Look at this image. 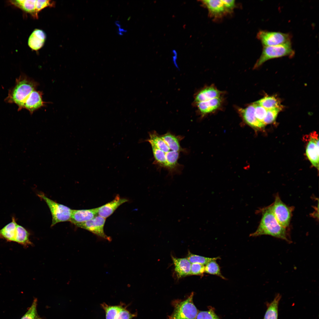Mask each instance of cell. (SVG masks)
Returning <instances> with one entry per match:
<instances>
[{
	"label": "cell",
	"instance_id": "14",
	"mask_svg": "<svg viewBox=\"0 0 319 319\" xmlns=\"http://www.w3.org/2000/svg\"><path fill=\"white\" fill-rule=\"evenodd\" d=\"M42 95V92L36 89L32 91L25 101L21 110L27 109L32 114L36 110L45 106L47 102L43 101Z\"/></svg>",
	"mask_w": 319,
	"mask_h": 319
},
{
	"label": "cell",
	"instance_id": "23",
	"mask_svg": "<svg viewBox=\"0 0 319 319\" xmlns=\"http://www.w3.org/2000/svg\"><path fill=\"white\" fill-rule=\"evenodd\" d=\"M281 295L278 294L273 300L267 304V308L263 319H278V306Z\"/></svg>",
	"mask_w": 319,
	"mask_h": 319
},
{
	"label": "cell",
	"instance_id": "29",
	"mask_svg": "<svg viewBox=\"0 0 319 319\" xmlns=\"http://www.w3.org/2000/svg\"><path fill=\"white\" fill-rule=\"evenodd\" d=\"M282 109L274 108L267 110L266 114L263 120V123L266 125L271 123L276 120L277 116Z\"/></svg>",
	"mask_w": 319,
	"mask_h": 319
},
{
	"label": "cell",
	"instance_id": "5",
	"mask_svg": "<svg viewBox=\"0 0 319 319\" xmlns=\"http://www.w3.org/2000/svg\"><path fill=\"white\" fill-rule=\"evenodd\" d=\"M38 195L45 202L51 211L52 216L51 227L60 222H70L72 209L50 199L44 193H40Z\"/></svg>",
	"mask_w": 319,
	"mask_h": 319
},
{
	"label": "cell",
	"instance_id": "15",
	"mask_svg": "<svg viewBox=\"0 0 319 319\" xmlns=\"http://www.w3.org/2000/svg\"><path fill=\"white\" fill-rule=\"evenodd\" d=\"M128 201L117 195L112 201L97 207V214L106 219L112 215L119 206Z\"/></svg>",
	"mask_w": 319,
	"mask_h": 319
},
{
	"label": "cell",
	"instance_id": "1",
	"mask_svg": "<svg viewBox=\"0 0 319 319\" xmlns=\"http://www.w3.org/2000/svg\"><path fill=\"white\" fill-rule=\"evenodd\" d=\"M149 138L145 141L151 145L154 163L167 170L170 175L180 174L181 166L178 162L180 154L186 152L180 145L184 137L170 132L160 135L155 131L149 132Z\"/></svg>",
	"mask_w": 319,
	"mask_h": 319
},
{
	"label": "cell",
	"instance_id": "7",
	"mask_svg": "<svg viewBox=\"0 0 319 319\" xmlns=\"http://www.w3.org/2000/svg\"><path fill=\"white\" fill-rule=\"evenodd\" d=\"M269 206L279 223L284 227H287L290 223L293 207L288 206L284 203L278 194L276 195L274 202Z\"/></svg>",
	"mask_w": 319,
	"mask_h": 319
},
{
	"label": "cell",
	"instance_id": "28",
	"mask_svg": "<svg viewBox=\"0 0 319 319\" xmlns=\"http://www.w3.org/2000/svg\"><path fill=\"white\" fill-rule=\"evenodd\" d=\"M37 299L35 298L31 306L20 319H43L38 313L37 309Z\"/></svg>",
	"mask_w": 319,
	"mask_h": 319
},
{
	"label": "cell",
	"instance_id": "19",
	"mask_svg": "<svg viewBox=\"0 0 319 319\" xmlns=\"http://www.w3.org/2000/svg\"><path fill=\"white\" fill-rule=\"evenodd\" d=\"M46 38V35L43 31L36 29L29 37L28 45L32 50H38L43 45Z\"/></svg>",
	"mask_w": 319,
	"mask_h": 319
},
{
	"label": "cell",
	"instance_id": "9",
	"mask_svg": "<svg viewBox=\"0 0 319 319\" xmlns=\"http://www.w3.org/2000/svg\"><path fill=\"white\" fill-rule=\"evenodd\" d=\"M105 221V218L98 215L90 220L75 225L87 230L98 236L110 241V237L106 235L104 230Z\"/></svg>",
	"mask_w": 319,
	"mask_h": 319
},
{
	"label": "cell",
	"instance_id": "20",
	"mask_svg": "<svg viewBox=\"0 0 319 319\" xmlns=\"http://www.w3.org/2000/svg\"><path fill=\"white\" fill-rule=\"evenodd\" d=\"M17 224L15 217H13L12 221L0 230V239L9 242H15Z\"/></svg>",
	"mask_w": 319,
	"mask_h": 319
},
{
	"label": "cell",
	"instance_id": "3",
	"mask_svg": "<svg viewBox=\"0 0 319 319\" xmlns=\"http://www.w3.org/2000/svg\"><path fill=\"white\" fill-rule=\"evenodd\" d=\"M14 86L9 91L5 99L6 102L14 103L18 106V110H21L22 106L30 93L36 89L38 83L24 74L16 78Z\"/></svg>",
	"mask_w": 319,
	"mask_h": 319
},
{
	"label": "cell",
	"instance_id": "26",
	"mask_svg": "<svg viewBox=\"0 0 319 319\" xmlns=\"http://www.w3.org/2000/svg\"><path fill=\"white\" fill-rule=\"evenodd\" d=\"M205 272L218 276L223 279H226L221 273L220 266L216 260L211 261L205 266Z\"/></svg>",
	"mask_w": 319,
	"mask_h": 319
},
{
	"label": "cell",
	"instance_id": "22",
	"mask_svg": "<svg viewBox=\"0 0 319 319\" xmlns=\"http://www.w3.org/2000/svg\"><path fill=\"white\" fill-rule=\"evenodd\" d=\"M221 103V100L219 97L195 104L201 113L205 114L216 110L220 106Z\"/></svg>",
	"mask_w": 319,
	"mask_h": 319
},
{
	"label": "cell",
	"instance_id": "33",
	"mask_svg": "<svg viewBox=\"0 0 319 319\" xmlns=\"http://www.w3.org/2000/svg\"><path fill=\"white\" fill-rule=\"evenodd\" d=\"M224 3L229 11L231 13L236 7V3L235 0H223Z\"/></svg>",
	"mask_w": 319,
	"mask_h": 319
},
{
	"label": "cell",
	"instance_id": "11",
	"mask_svg": "<svg viewBox=\"0 0 319 319\" xmlns=\"http://www.w3.org/2000/svg\"><path fill=\"white\" fill-rule=\"evenodd\" d=\"M201 1L202 5L208 9L209 16L214 19H222L230 13L223 0H207Z\"/></svg>",
	"mask_w": 319,
	"mask_h": 319
},
{
	"label": "cell",
	"instance_id": "25",
	"mask_svg": "<svg viewBox=\"0 0 319 319\" xmlns=\"http://www.w3.org/2000/svg\"><path fill=\"white\" fill-rule=\"evenodd\" d=\"M29 235V233L24 227L17 224L15 242L25 246L31 245L32 243L30 240Z\"/></svg>",
	"mask_w": 319,
	"mask_h": 319
},
{
	"label": "cell",
	"instance_id": "32",
	"mask_svg": "<svg viewBox=\"0 0 319 319\" xmlns=\"http://www.w3.org/2000/svg\"><path fill=\"white\" fill-rule=\"evenodd\" d=\"M205 273V265L198 263L191 264V275L202 276Z\"/></svg>",
	"mask_w": 319,
	"mask_h": 319
},
{
	"label": "cell",
	"instance_id": "13",
	"mask_svg": "<svg viewBox=\"0 0 319 319\" xmlns=\"http://www.w3.org/2000/svg\"><path fill=\"white\" fill-rule=\"evenodd\" d=\"M319 140L318 135L315 132L310 135L309 140L306 149V154L312 165L318 170Z\"/></svg>",
	"mask_w": 319,
	"mask_h": 319
},
{
	"label": "cell",
	"instance_id": "27",
	"mask_svg": "<svg viewBox=\"0 0 319 319\" xmlns=\"http://www.w3.org/2000/svg\"><path fill=\"white\" fill-rule=\"evenodd\" d=\"M186 258L192 263H198L205 265L209 262L213 260L219 259L220 257H207L193 254L189 252Z\"/></svg>",
	"mask_w": 319,
	"mask_h": 319
},
{
	"label": "cell",
	"instance_id": "16",
	"mask_svg": "<svg viewBox=\"0 0 319 319\" xmlns=\"http://www.w3.org/2000/svg\"><path fill=\"white\" fill-rule=\"evenodd\" d=\"M97 215V208L87 209H72L70 222L75 225L90 220Z\"/></svg>",
	"mask_w": 319,
	"mask_h": 319
},
{
	"label": "cell",
	"instance_id": "18",
	"mask_svg": "<svg viewBox=\"0 0 319 319\" xmlns=\"http://www.w3.org/2000/svg\"><path fill=\"white\" fill-rule=\"evenodd\" d=\"M174 270L179 278L191 275V263L186 258H177L172 256Z\"/></svg>",
	"mask_w": 319,
	"mask_h": 319
},
{
	"label": "cell",
	"instance_id": "30",
	"mask_svg": "<svg viewBox=\"0 0 319 319\" xmlns=\"http://www.w3.org/2000/svg\"><path fill=\"white\" fill-rule=\"evenodd\" d=\"M196 319H220L214 313V310L210 309L206 311L198 312Z\"/></svg>",
	"mask_w": 319,
	"mask_h": 319
},
{
	"label": "cell",
	"instance_id": "24",
	"mask_svg": "<svg viewBox=\"0 0 319 319\" xmlns=\"http://www.w3.org/2000/svg\"><path fill=\"white\" fill-rule=\"evenodd\" d=\"M266 110L274 108H282L279 100L273 96H267L255 102Z\"/></svg>",
	"mask_w": 319,
	"mask_h": 319
},
{
	"label": "cell",
	"instance_id": "21",
	"mask_svg": "<svg viewBox=\"0 0 319 319\" xmlns=\"http://www.w3.org/2000/svg\"><path fill=\"white\" fill-rule=\"evenodd\" d=\"M221 93L220 91L213 86L205 88L196 94L195 97L194 102L196 103L219 98Z\"/></svg>",
	"mask_w": 319,
	"mask_h": 319
},
{
	"label": "cell",
	"instance_id": "12",
	"mask_svg": "<svg viewBox=\"0 0 319 319\" xmlns=\"http://www.w3.org/2000/svg\"><path fill=\"white\" fill-rule=\"evenodd\" d=\"M101 305L105 312L106 319H132L136 316L123 305H109L103 303Z\"/></svg>",
	"mask_w": 319,
	"mask_h": 319
},
{
	"label": "cell",
	"instance_id": "10",
	"mask_svg": "<svg viewBox=\"0 0 319 319\" xmlns=\"http://www.w3.org/2000/svg\"><path fill=\"white\" fill-rule=\"evenodd\" d=\"M10 1L12 4L37 18L38 12L47 6L46 1L43 0H12Z\"/></svg>",
	"mask_w": 319,
	"mask_h": 319
},
{
	"label": "cell",
	"instance_id": "31",
	"mask_svg": "<svg viewBox=\"0 0 319 319\" xmlns=\"http://www.w3.org/2000/svg\"><path fill=\"white\" fill-rule=\"evenodd\" d=\"M254 104L255 116L259 121L263 123V120L266 115L267 110L255 102Z\"/></svg>",
	"mask_w": 319,
	"mask_h": 319
},
{
	"label": "cell",
	"instance_id": "4",
	"mask_svg": "<svg viewBox=\"0 0 319 319\" xmlns=\"http://www.w3.org/2000/svg\"><path fill=\"white\" fill-rule=\"evenodd\" d=\"M295 54L291 42L282 44L263 47L262 53L254 67L256 69L268 60L284 56L293 57Z\"/></svg>",
	"mask_w": 319,
	"mask_h": 319
},
{
	"label": "cell",
	"instance_id": "17",
	"mask_svg": "<svg viewBox=\"0 0 319 319\" xmlns=\"http://www.w3.org/2000/svg\"><path fill=\"white\" fill-rule=\"evenodd\" d=\"M254 103L245 108H240L239 111L245 122L251 127L256 128H263L265 125L256 118Z\"/></svg>",
	"mask_w": 319,
	"mask_h": 319
},
{
	"label": "cell",
	"instance_id": "2",
	"mask_svg": "<svg viewBox=\"0 0 319 319\" xmlns=\"http://www.w3.org/2000/svg\"><path fill=\"white\" fill-rule=\"evenodd\" d=\"M262 214L259 225L256 230L250 234L251 237L263 235H269L289 242L287 228L281 225L272 213L269 206L258 210Z\"/></svg>",
	"mask_w": 319,
	"mask_h": 319
},
{
	"label": "cell",
	"instance_id": "6",
	"mask_svg": "<svg viewBox=\"0 0 319 319\" xmlns=\"http://www.w3.org/2000/svg\"><path fill=\"white\" fill-rule=\"evenodd\" d=\"M193 293L184 300L177 302L169 319H196L198 310L193 302Z\"/></svg>",
	"mask_w": 319,
	"mask_h": 319
},
{
	"label": "cell",
	"instance_id": "8",
	"mask_svg": "<svg viewBox=\"0 0 319 319\" xmlns=\"http://www.w3.org/2000/svg\"><path fill=\"white\" fill-rule=\"evenodd\" d=\"M257 38L260 41L263 46L265 47L291 42L292 36L289 33L261 30L258 33Z\"/></svg>",
	"mask_w": 319,
	"mask_h": 319
}]
</instances>
